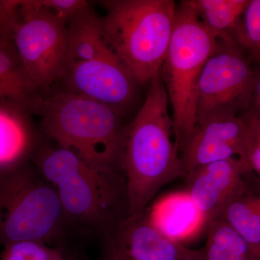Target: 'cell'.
Returning a JSON list of instances; mask_svg holds the SVG:
<instances>
[{
  "label": "cell",
  "instance_id": "7",
  "mask_svg": "<svg viewBox=\"0 0 260 260\" xmlns=\"http://www.w3.org/2000/svg\"><path fill=\"white\" fill-rule=\"evenodd\" d=\"M12 37L18 55L39 91L62 79L68 63L67 23L36 0L18 1Z\"/></svg>",
  "mask_w": 260,
  "mask_h": 260
},
{
  "label": "cell",
  "instance_id": "2",
  "mask_svg": "<svg viewBox=\"0 0 260 260\" xmlns=\"http://www.w3.org/2000/svg\"><path fill=\"white\" fill-rule=\"evenodd\" d=\"M30 110L58 146L72 150L99 172L118 176L126 126L112 108L64 90L40 95Z\"/></svg>",
  "mask_w": 260,
  "mask_h": 260
},
{
  "label": "cell",
  "instance_id": "5",
  "mask_svg": "<svg viewBox=\"0 0 260 260\" xmlns=\"http://www.w3.org/2000/svg\"><path fill=\"white\" fill-rule=\"evenodd\" d=\"M107 45L139 85L161 70L172 38L177 5L173 0L101 2Z\"/></svg>",
  "mask_w": 260,
  "mask_h": 260
},
{
  "label": "cell",
  "instance_id": "20",
  "mask_svg": "<svg viewBox=\"0 0 260 260\" xmlns=\"http://www.w3.org/2000/svg\"><path fill=\"white\" fill-rule=\"evenodd\" d=\"M28 144L25 126L17 116L0 111V166L16 161Z\"/></svg>",
  "mask_w": 260,
  "mask_h": 260
},
{
  "label": "cell",
  "instance_id": "16",
  "mask_svg": "<svg viewBox=\"0 0 260 260\" xmlns=\"http://www.w3.org/2000/svg\"><path fill=\"white\" fill-rule=\"evenodd\" d=\"M0 85L19 107L28 109L39 94L13 44L0 40Z\"/></svg>",
  "mask_w": 260,
  "mask_h": 260
},
{
  "label": "cell",
  "instance_id": "10",
  "mask_svg": "<svg viewBox=\"0 0 260 260\" xmlns=\"http://www.w3.org/2000/svg\"><path fill=\"white\" fill-rule=\"evenodd\" d=\"M61 90L112 108L124 116L139 84L116 56L68 63Z\"/></svg>",
  "mask_w": 260,
  "mask_h": 260
},
{
  "label": "cell",
  "instance_id": "17",
  "mask_svg": "<svg viewBox=\"0 0 260 260\" xmlns=\"http://www.w3.org/2000/svg\"><path fill=\"white\" fill-rule=\"evenodd\" d=\"M206 244L203 260H260L242 237L224 220L213 218L207 222Z\"/></svg>",
  "mask_w": 260,
  "mask_h": 260
},
{
  "label": "cell",
  "instance_id": "11",
  "mask_svg": "<svg viewBox=\"0 0 260 260\" xmlns=\"http://www.w3.org/2000/svg\"><path fill=\"white\" fill-rule=\"evenodd\" d=\"M246 124L240 115H212L197 120L179 148L185 174L202 166L244 155Z\"/></svg>",
  "mask_w": 260,
  "mask_h": 260
},
{
  "label": "cell",
  "instance_id": "24",
  "mask_svg": "<svg viewBox=\"0 0 260 260\" xmlns=\"http://www.w3.org/2000/svg\"><path fill=\"white\" fill-rule=\"evenodd\" d=\"M77 260H92L88 255H87L85 253H84L83 251L80 253L79 255H78V258H77Z\"/></svg>",
  "mask_w": 260,
  "mask_h": 260
},
{
  "label": "cell",
  "instance_id": "6",
  "mask_svg": "<svg viewBox=\"0 0 260 260\" xmlns=\"http://www.w3.org/2000/svg\"><path fill=\"white\" fill-rule=\"evenodd\" d=\"M218 37L200 23L185 2L177 6L172 38L160 75L172 104L178 150L197 121V90L202 70Z\"/></svg>",
  "mask_w": 260,
  "mask_h": 260
},
{
  "label": "cell",
  "instance_id": "27",
  "mask_svg": "<svg viewBox=\"0 0 260 260\" xmlns=\"http://www.w3.org/2000/svg\"><path fill=\"white\" fill-rule=\"evenodd\" d=\"M177 260H199V259H179Z\"/></svg>",
  "mask_w": 260,
  "mask_h": 260
},
{
  "label": "cell",
  "instance_id": "26",
  "mask_svg": "<svg viewBox=\"0 0 260 260\" xmlns=\"http://www.w3.org/2000/svg\"><path fill=\"white\" fill-rule=\"evenodd\" d=\"M0 98H8V94L6 93V92L5 91L4 89L2 88L1 85H0Z\"/></svg>",
  "mask_w": 260,
  "mask_h": 260
},
{
  "label": "cell",
  "instance_id": "8",
  "mask_svg": "<svg viewBox=\"0 0 260 260\" xmlns=\"http://www.w3.org/2000/svg\"><path fill=\"white\" fill-rule=\"evenodd\" d=\"M259 73L231 37L218 44L204 65L197 90V120L212 115H237L250 107Z\"/></svg>",
  "mask_w": 260,
  "mask_h": 260
},
{
  "label": "cell",
  "instance_id": "25",
  "mask_svg": "<svg viewBox=\"0 0 260 260\" xmlns=\"http://www.w3.org/2000/svg\"><path fill=\"white\" fill-rule=\"evenodd\" d=\"M50 260H66L61 252H58Z\"/></svg>",
  "mask_w": 260,
  "mask_h": 260
},
{
  "label": "cell",
  "instance_id": "4",
  "mask_svg": "<svg viewBox=\"0 0 260 260\" xmlns=\"http://www.w3.org/2000/svg\"><path fill=\"white\" fill-rule=\"evenodd\" d=\"M34 165L55 188L67 218L85 238H101L121 220L119 177L98 171L68 149L42 147L34 155Z\"/></svg>",
  "mask_w": 260,
  "mask_h": 260
},
{
  "label": "cell",
  "instance_id": "19",
  "mask_svg": "<svg viewBox=\"0 0 260 260\" xmlns=\"http://www.w3.org/2000/svg\"><path fill=\"white\" fill-rule=\"evenodd\" d=\"M230 37L245 52L250 61L260 59V1L249 0L242 15L237 20Z\"/></svg>",
  "mask_w": 260,
  "mask_h": 260
},
{
  "label": "cell",
  "instance_id": "14",
  "mask_svg": "<svg viewBox=\"0 0 260 260\" xmlns=\"http://www.w3.org/2000/svg\"><path fill=\"white\" fill-rule=\"evenodd\" d=\"M67 26L68 63L115 56L106 42L101 18L90 4L72 15Z\"/></svg>",
  "mask_w": 260,
  "mask_h": 260
},
{
  "label": "cell",
  "instance_id": "18",
  "mask_svg": "<svg viewBox=\"0 0 260 260\" xmlns=\"http://www.w3.org/2000/svg\"><path fill=\"white\" fill-rule=\"evenodd\" d=\"M185 3L205 28L218 38L230 32L249 0H185Z\"/></svg>",
  "mask_w": 260,
  "mask_h": 260
},
{
  "label": "cell",
  "instance_id": "22",
  "mask_svg": "<svg viewBox=\"0 0 260 260\" xmlns=\"http://www.w3.org/2000/svg\"><path fill=\"white\" fill-rule=\"evenodd\" d=\"M60 251L38 241H19L5 245L1 260H50Z\"/></svg>",
  "mask_w": 260,
  "mask_h": 260
},
{
  "label": "cell",
  "instance_id": "9",
  "mask_svg": "<svg viewBox=\"0 0 260 260\" xmlns=\"http://www.w3.org/2000/svg\"><path fill=\"white\" fill-rule=\"evenodd\" d=\"M100 260H203L194 250L166 237L146 211L126 215L102 237Z\"/></svg>",
  "mask_w": 260,
  "mask_h": 260
},
{
  "label": "cell",
  "instance_id": "1",
  "mask_svg": "<svg viewBox=\"0 0 260 260\" xmlns=\"http://www.w3.org/2000/svg\"><path fill=\"white\" fill-rule=\"evenodd\" d=\"M150 83L144 104L126 126L121 169L126 179L128 215L145 211L162 186L186 177L173 140L174 121L160 72Z\"/></svg>",
  "mask_w": 260,
  "mask_h": 260
},
{
  "label": "cell",
  "instance_id": "3",
  "mask_svg": "<svg viewBox=\"0 0 260 260\" xmlns=\"http://www.w3.org/2000/svg\"><path fill=\"white\" fill-rule=\"evenodd\" d=\"M85 237L69 221L55 188L35 167L18 165L0 177V243L38 241L73 259Z\"/></svg>",
  "mask_w": 260,
  "mask_h": 260
},
{
  "label": "cell",
  "instance_id": "23",
  "mask_svg": "<svg viewBox=\"0 0 260 260\" xmlns=\"http://www.w3.org/2000/svg\"><path fill=\"white\" fill-rule=\"evenodd\" d=\"M36 2L40 6L55 13L66 23L77 11L90 4L84 0H36Z\"/></svg>",
  "mask_w": 260,
  "mask_h": 260
},
{
  "label": "cell",
  "instance_id": "13",
  "mask_svg": "<svg viewBox=\"0 0 260 260\" xmlns=\"http://www.w3.org/2000/svg\"><path fill=\"white\" fill-rule=\"evenodd\" d=\"M148 215L164 235L180 243L192 237L207 223L186 191L164 197L154 205Z\"/></svg>",
  "mask_w": 260,
  "mask_h": 260
},
{
  "label": "cell",
  "instance_id": "15",
  "mask_svg": "<svg viewBox=\"0 0 260 260\" xmlns=\"http://www.w3.org/2000/svg\"><path fill=\"white\" fill-rule=\"evenodd\" d=\"M245 240L260 259V198L246 188L222 208L218 216Z\"/></svg>",
  "mask_w": 260,
  "mask_h": 260
},
{
  "label": "cell",
  "instance_id": "21",
  "mask_svg": "<svg viewBox=\"0 0 260 260\" xmlns=\"http://www.w3.org/2000/svg\"><path fill=\"white\" fill-rule=\"evenodd\" d=\"M246 124L244 155L242 161L248 172L260 174V112L249 109L243 113Z\"/></svg>",
  "mask_w": 260,
  "mask_h": 260
},
{
  "label": "cell",
  "instance_id": "12",
  "mask_svg": "<svg viewBox=\"0 0 260 260\" xmlns=\"http://www.w3.org/2000/svg\"><path fill=\"white\" fill-rule=\"evenodd\" d=\"M248 172L239 158L210 162L186 174V191L208 222L246 187L242 177Z\"/></svg>",
  "mask_w": 260,
  "mask_h": 260
}]
</instances>
